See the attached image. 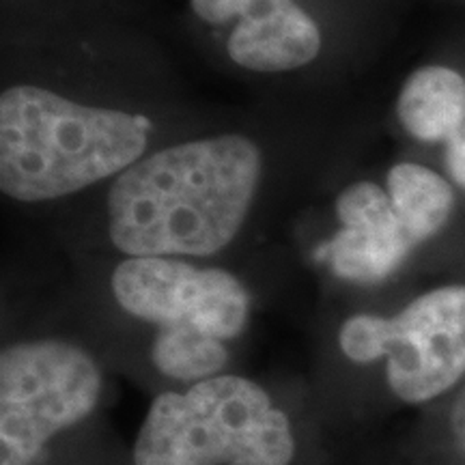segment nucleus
Masks as SVG:
<instances>
[{"instance_id": "nucleus-4", "label": "nucleus", "mask_w": 465, "mask_h": 465, "mask_svg": "<svg viewBox=\"0 0 465 465\" xmlns=\"http://www.w3.org/2000/svg\"><path fill=\"white\" fill-rule=\"evenodd\" d=\"M102 371L83 347L25 341L0 353V465H39L50 441L84 422L102 397Z\"/></svg>"}, {"instance_id": "nucleus-13", "label": "nucleus", "mask_w": 465, "mask_h": 465, "mask_svg": "<svg viewBox=\"0 0 465 465\" xmlns=\"http://www.w3.org/2000/svg\"><path fill=\"white\" fill-rule=\"evenodd\" d=\"M452 433H455L459 446L465 450V391L457 399L455 410H452Z\"/></svg>"}, {"instance_id": "nucleus-6", "label": "nucleus", "mask_w": 465, "mask_h": 465, "mask_svg": "<svg viewBox=\"0 0 465 465\" xmlns=\"http://www.w3.org/2000/svg\"><path fill=\"white\" fill-rule=\"evenodd\" d=\"M114 300L125 312L160 328H196L220 341L243 332L250 295L218 267H194L174 257H130L113 274Z\"/></svg>"}, {"instance_id": "nucleus-10", "label": "nucleus", "mask_w": 465, "mask_h": 465, "mask_svg": "<svg viewBox=\"0 0 465 465\" xmlns=\"http://www.w3.org/2000/svg\"><path fill=\"white\" fill-rule=\"evenodd\" d=\"M388 194L411 240H431L444 229L455 207L450 183L431 168L403 162L388 173Z\"/></svg>"}, {"instance_id": "nucleus-9", "label": "nucleus", "mask_w": 465, "mask_h": 465, "mask_svg": "<svg viewBox=\"0 0 465 465\" xmlns=\"http://www.w3.org/2000/svg\"><path fill=\"white\" fill-rule=\"evenodd\" d=\"M397 114L410 136L446 143L465 121V78L444 65L420 67L405 80Z\"/></svg>"}, {"instance_id": "nucleus-3", "label": "nucleus", "mask_w": 465, "mask_h": 465, "mask_svg": "<svg viewBox=\"0 0 465 465\" xmlns=\"http://www.w3.org/2000/svg\"><path fill=\"white\" fill-rule=\"evenodd\" d=\"M298 438L257 381L216 375L151 401L134 465H291Z\"/></svg>"}, {"instance_id": "nucleus-2", "label": "nucleus", "mask_w": 465, "mask_h": 465, "mask_svg": "<svg viewBox=\"0 0 465 465\" xmlns=\"http://www.w3.org/2000/svg\"><path fill=\"white\" fill-rule=\"evenodd\" d=\"M147 124L39 86L0 97V188L15 201H52L121 174L143 160Z\"/></svg>"}, {"instance_id": "nucleus-7", "label": "nucleus", "mask_w": 465, "mask_h": 465, "mask_svg": "<svg viewBox=\"0 0 465 465\" xmlns=\"http://www.w3.org/2000/svg\"><path fill=\"white\" fill-rule=\"evenodd\" d=\"M192 9L207 25L240 17L226 50L250 72H291L322 50L317 22L293 0H192Z\"/></svg>"}, {"instance_id": "nucleus-11", "label": "nucleus", "mask_w": 465, "mask_h": 465, "mask_svg": "<svg viewBox=\"0 0 465 465\" xmlns=\"http://www.w3.org/2000/svg\"><path fill=\"white\" fill-rule=\"evenodd\" d=\"M151 362L164 377L196 383L223 375L229 349L224 341L196 328H160L151 345Z\"/></svg>"}, {"instance_id": "nucleus-1", "label": "nucleus", "mask_w": 465, "mask_h": 465, "mask_svg": "<svg viewBox=\"0 0 465 465\" xmlns=\"http://www.w3.org/2000/svg\"><path fill=\"white\" fill-rule=\"evenodd\" d=\"M263 158L240 134L162 149L116 174L108 196L113 243L127 257H209L246 220Z\"/></svg>"}, {"instance_id": "nucleus-5", "label": "nucleus", "mask_w": 465, "mask_h": 465, "mask_svg": "<svg viewBox=\"0 0 465 465\" xmlns=\"http://www.w3.org/2000/svg\"><path fill=\"white\" fill-rule=\"evenodd\" d=\"M358 364L386 358L388 386L403 403H427L465 375V287H440L394 317L353 315L339 332Z\"/></svg>"}, {"instance_id": "nucleus-12", "label": "nucleus", "mask_w": 465, "mask_h": 465, "mask_svg": "<svg viewBox=\"0 0 465 465\" xmlns=\"http://www.w3.org/2000/svg\"><path fill=\"white\" fill-rule=\"evenodd\" d=\"M446 168L452 182L465 190V121L446 141Z\"/></svg>"}, {"instance_id": "nucleus-8", "label": "nucleus", "mask_w": 465, "mask_h": 465, "mask_svg": "<svg viewBox=\"0 0 465 465\" xmlns=\"http://www.w3.org/2000/svg\"><path fill=\"white\" fill-rule=\"evenodd\" d=\"M336 213L342 229L317 250V259L342 281L380 282L416 248L388 190L377 183L360 182L342 190Z\"/></svg>"}]
</instances>
